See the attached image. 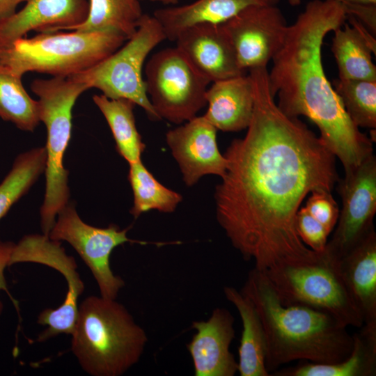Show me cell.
<instances>
[{
    "mask_svg": "<svg viewBox=\"0 0 376 376\" xmlns=\"http://www.w3.org/2000/svg\"><path fill=\"white\" fill-rule=\"evenodd\" d=\"M254 106L245 136L224 154L226 169L215 188L217 221L255 268L317 260L296 230L306 196L330 191L339 178L336 156L299 118L284 113L271 93L267 68L251 69Z\"/></svg>",
    "mask_w": 376,
    "mask_h": 376,
    "instance_id": "1",
    "label": "cell"
},
{
    "mask_svg": "<svg viewBox=\"0 0 376 376\" xmlns=\"http://www.w3.org/2000/svg\"><path fill=\"white\" fill-rule=\"evenodd\" d=\"M347 19L337 0L309 1L288 26L284 43L272 59L269 89L278 95L279 109L287 116H304L313 122L320 139L341 162L345 173L373 154V141L347 115L329 82L322 61L326 35Z\"/></svg>",
    "mask_w": 376,
    "mask_h": 376,
    "instance_id": "2",
    "label": "cell"
},
{
    "mask_svg": "<svg viewBox=\"0 0 376 376\" xmlns=\"http://www.w3.org/2000/svg\"><path fill=\"white\" fill-rule=\"evenodd\" d=\"M241 291L253 302L260 319L269 375L294 361L333 363L350 354L353 338L346 325L319 310L283 305L261 271L251 270Z\"/></svg>",
    "mask_w": 376,
    "mask_h": 376,
    "instance_id": "3",
    "label": "cell"
},
{
    "mask_svg": "<svg viewBox=\"0 0 376 376\" xmlns=\"http://www.w3.org/2000/svg\"><path fill=\"white\" fill-rule=\"evenodd\" d=\"M71 350L92 376H121L136 364L148 342L145 330L116 299L88 296L78 308Z\"/></svg>",
    "mask_w": 376,
    "mask_h": 376,
    "instance_id": "4",
    "label": "cell"
},
{
    "mask_svg": "<svg viewBox=\"0 0 376 376\" xmlns=\"http://www.w3.org/2000/svg\"><path fill=\"white\" fill-rule=\"evenodd\" d=\"M42 32L0 49V64L22 77L28 72L68 77L101 61L127 38L111 31Z\"/></svg>",
    "mask_w": 376,
    "mask_h": 376,
    "instance_id": "5",
    "label": "cell"
},
{
    "mask_svg": "<svg viewBox=\"0 0 376 376\" xmlns=\"http://www.w3.org/2000/svg\"><path fill=\"white\" fill-rule=\"evenodd\" d=\"M31 88L39 98L40 120L47 129L46 186L40 224L43 234L48 236L58 214L69 203V171L63 160L71 138L72 111L79 95L89 88L82 82L61 77L34 79Z\"/></svg>",
    "mask_w": 376,
    "mask_h": 376,
    "instance_id": "6",
    "label": "cell"
},
{
    "mask_svg": "<svg viewBox=\"0 0 376 376\" xmlns=\"http://www.w3.org/2000/svg\"><path fill=\"white\" fill-rule=\"evenodd\" d=\"M261 272L283 305H299L325 312L347 327L363 326L337 260L325 250L315 261L281 265Z\"/></svg>",
    "mask_w": 376,
    "mask_h": 376,
    "instance_id": "7",
    "label": "cell"
},
{
    "mask_svg": "<svg viewBox=\"0 0 376 376\" xmlns=\"http://www.w3.org/2000/svg\"><path fill=\"white\" fill-rule=\"evenodd\" d=\"M166 39L157 19L143 14L136 31L120 47L93 66L68 77L88 88L99 89L108 98L130 100L150 119L161 120L148 97L143 69L150 53Z\"/></svg>",
    "mask_w": 376,
    "mask_h": 376,
    "instance_id": "8",
    "label": "cell"
},
{
    "mask_svg": "<svg viewBox=\"0 0 376 376\" xmlns=\"http://www.w3.org/2000/svg\"><path fill=\"white\" fill-rule=\"evenodd\" d=\"M146 89L160 119L181 124L197 116L206 104L210 81L197 72L179 49H163L145 67Z\"/></svg>",
    "mask_w": 376,
    "mask_h": 376,
    "instance_id": "9",
    "label": "cell"
},
{
    "mask_svg": "<svg viewBox=\"0 0 376 376\" xmlns=\"http://www.w3.org/2000/svg\"><path fill=\"white\" fill-rule=\"evenodd\" d=\"M57 216L48 237L53 240L68 242L91 270L100 296L116 299L125 282L111 270V252L126 242L140 244L148 242L129 238L127 235L130 228L120 229L115 224L106 228L88 225L79 217L72 203H68Z\"/></svg>",
    "mask_w": 376,
    "mask_h": 376,
    "instance_id": "10",
    "label": "cell"
},
{
    "mask_svg": "<svg viewBox=\"0 0 376 376\" xmlns=\"http://www.w3.org/2000/svg\"><path fill=\"white\" fill-rule=\"evenodd\" d=\"M342 198L336 229L325 251L339 260L375 230L376 212V158L374 154L339 179Z\"/></svg>",
    "mask_w": 376,
    "mask_h": 376,
    "instance_id": "11",
    "label": "cell"
},
{
    "mask_svg": "<svg viewBox=\"0 0 376 376\" xmlns=\"http://www.w3.org/2000/svg\"><path fill=\"white\" fill-rule=\"evenodd\" d=\"M221 24L244 71L267 68L283 46L288 27L276 5L249 6Z\"/></svg>",
    "mask_w": 376,
    "mask_h": 376,
    "instance_id": "12",
    "label": "cell"
},
{
    "mask_svg": "<svg viewBox=\"0 0 376 376\" xmlns=\"http://www.w3.org/2000/svg\"><path fill=\"white\" fill-rule=\"evenodd\" d=\"M217 132L203 116H196L166 133V143L187 186L194 185L206 175H224L227 162L219 152Z\"/></svg>",
    "mask_w": 376,
    "mask_h": 376,
    "instance_id": "13",
    "label": "cell"
},
{
    "mask_svg": "<svg viewBox=\"0 0 376 376\" xmlns=\"http://www.w3.org/2000/svg\"><path fill=\"white\" fill-rule=\"evenodd\" d=\"M176 47L193 68L210 82L246 74L221 24L200 23L182 31Z\"/></svg>",
    "mask_w": 376,
    "mask_h": 376,
    "instance_id": "14",
    "label": "cell"
},
{
    "mask_svg": "<svg viewBox=\"0 0 376 376\" xmlns=\"http://www.w3.org/2000/svg\"><path fill=\"white\" fill-rule=\"evenodd\" d=\"M235 319L224 308H216L205 321H194L196 330L187 348L195 376H233L238 363L230 350L235 338Z\"/></svg>",
    "mask_w": 376,
    "mask_h": 376,
    "instance_id": "15",
    "label": "cell"
},
{
    "mask_svg": "<svg viewBox=\"0 0 376 376\" xmlns=\"http://www.w3.org/2000/svg\"><path fill=\"white\" fill-rule=\"evenodd\" d=\"M88 7L87 0H26L19 11L0 21V49L31 31H69L86 20Z\"/></svg>",
    "mask_w": 376,
    "mask_h": 376,
    "instance_id": "16",
    "label": "cell"
},
{
    "mask_svg": "<svg viewBox=\"0 0 376 376\" xmlns=\"http://www.w3.org/2000/svg\"><path fill=\"white\" fill-rule=\"evenodd\" d=\"M205 99L208 107L203 116L217 130L238 132L248 127L254 106L249 75L212 82Z\"/></svg>",
    "mask_w": 376,
    "mask_h": 376,
    "instance_id": "17",
    "label": "cell"
},
{
    "mask_svg": "<svg viewBox=\"0 0 376 376\" xmlns=\"http://www.w3.org/2000/svg\"><path fill=\"white\" fill-rule=\"evenodd\" d=\"M336 260L340 274L363 324H376L375 230Z\"/></svg>",
    "mask_w": 376,
    "mask_h": 376,
    "instance_id": "18",
    "label": "cell"
},
{
    "mask_svg": "<svg viewBox=\"0 0 376 376\" xmlns=\"http://www.w3.org/2000/svg\"><path fill=\"white\" fill-rule=\"evenodd\" d=\"M350 24L334 31L331 50L335 57L338 78L376 80V67L372 53L376 52L375 36L361 22L347 15Z\"/></svg>",
    "mask_w": 376,
    "mask_h": 376,
    "instance_id": "19",
    "label": "cell"
},
{
    "mask_svg": "<svg viewBox=\"0 0 376 376\" xmlns=\"http://www.w3.org/2000/svg\"><path fill=\"white\" fill-rule=\"evenodd\" d=\"M279 0H196L192 3L156 10L153 16L166 38L174 41L186 28L200 23L222 24L253 5H276Z\"/></svg>",
    "mask_w": 376,
    "mask_h": 376,
    "instance_id": "20",
    "label": "cell"
},
{
    "mask_svg": "<svg viewBox=\"0 0 376 376\" xmlns=\"http://www.w3.org/2000/svg\"><path fill=\"white\" fill-rule=\"evenodd\" d=\"M353 347L343 361L333 363L301 361L296 366L277 370L276 376H375L376 375V324H363L352 335Z\"/></svg>",
    "mask_w": 376,
    "mask_h": 376,
    "instance_id": "21",
    "label": "cell"
},
{
    "mask_svg": "<svg viewBox=\"0 0 376 376\" xmlns=\"http://www.w3.org/2000/svg\"><path fill=\"white\" fill-rule=\"evenodd\" d=\"M226 299L237 308L242 324L238 348V370L240 376H269L265 366L266 344L263 327L251 299L241 290L226 286Z\"/></svg>",
    "mask_w": 376,
    "mask_h": 376,
    "instance_id": "22",
    "label": "cell"
},
{
    "mask_svg": "<svg viewBox=\"0 0 376 376\" xmlns=\"http://www.w3.org/2000/svg\"><path fill=\"white\" fill-rule=\"evenodd\" d=\"M93 100L105 118L113 134L118 154L129 164L141 160L146 145L137 130L132 101L110 99L104 95H95Z\"/></svg>",
    "mask_w": 376,
    "mask_h": 376,
    "instance_id": "23",
    "label": "cell"
},
{
    "mask_svg": "<svg viewBox=\"0 0 376 376\" xmlns=\"http://www.w3.org/2000/svg\"><path fill=\"white\" fill-rule=\"evenodd\" d=\"M86 20L69 31H111L127 39L136 31L143 13L139 0H89Z\"/></svg>",
    "mask_w": 376,
    "mask_h": 376,
    "instance_id": "24",
    "label": "cell"
},
{
    "mask_svg": "<svg viewBox=\"0 0 376 376\" xmlns=\"http://www.w3.org/2000/svg\"><path fill=\"white\" fill-rule=\"evenodd\" d=\"M129 165L128 180L134 195L130 214L136 219L152 210L165 213L175 211L182 196L157 181L141 160Z\"/></svg>",
    "mask_w": 376,
    "mask_h": 376,
    "instance_id": "25",
    "label": "cell"
},
{
    "mask_svg": "<svg viewBox=\"0 0 376 376\" xmlns=\"http://www.w3.org/2000/svg\"><path fill=\"white\" fill-rule=\"evenodd\" d=\"M0 118L17 128L32 132L38 125L40 109L38 100L32 99L19 77L0 64Z\"/></svg>",
    "mask_w": 376,
    "mask_h": 376,
    "instance_id": "26",
    "label": "cell"
},
{
    "mask_svg": "<svg viewBox=\"0 0 376 376\" xmlns=\"http://www.w3.org/2000/svg\"><path fill=\"white\" fill-rule=\"evenodd\" d=\"M46 161L45 147L35 148L16 157L0 183V220L45 172Z\"/></svg>",
    "mask_w": 376,
    "mask_h": 376,
    "instance_id": "27",
    "label": "cell"
},
{
    "mask_svg": "<svg viewBox=\"0 0 376 376\" xmlns=\"http://www.w3.org/2000/svg\"><path fill=\"white\" fill-rule=\"evenodd\" d=\"M331 84L354 125L375 130L376 80L338 78Z\"/></svg>",
    "mask_w": 376,
    "mask_h": 376,
    "instance_id": "28",
    "label": "cell"
},
{
    "mask_svg": "<svg viewBox=\"0 0 376 376\" xmlns=\"http://www.w3.org/2000/svg\"><path fill=\"white\" fill-rule=\"evenodd\" d=\"M296 230L302 242L310 249L317 253L325 250L330 233L304 207L297 214Z\"/></svg>",
    "mask_w": 376,
    "mask_h": 376,
    "instance_id": "29",
    "label": "cell"
},
{
    "mask_svg": "<svg viewBox=\"0 0 376 376\" xmlns=\"http://www.w3.org/2000/svg\"><path fill=\"white\" fill-rule=\"evenodd\" d=\"M306 201L305 209L331 233L335 228L339 208L330 191H314Z\"/></svg>",
    "mask_w": 376,
    "mask_h": 376,
    "instance_id": "30",
    "label": "cell"
},
{
    "mask_svg": "<svg viewBox=\"0 0 376 376\" xmlns=\"http://www.w3.org/2000/svg\"><path fill=\"white\" fill-rule=\"evenodd\" d=\"M347 15L361 22L373 36L376 33V4L342 3Z\"/></svg>",
    "mask_w": 376,
    "mask_h": 376,
    "instance_id": "31",
    "label": "cell"
},
{
    "mask_svg": "<svg viewBox=\"0 0 376 376\" xmlns=\"http://www.w3.org/2000/svg\"><path fill=\"white\" fill-rule=\"evenodd\" d=\"M15 243L11 242H4L0 240V290L6 291L10 296L14 304H16V301L10 295L5 277V270L6 267H9V261L10 255L13 249ZM3 305L0 300V315L3 312Z\"/></svg>",
    "mask_w": 376,
    "mask_h": 376,
    "instance_id": "32",
    "label": "cell"
},
{
    "mask_svg": "<svg viewBox=\"0 0 376 376\" xmlns=\"http://www.w3.org/2000/svg\"><path fill=\"white\" fill-rule=\"evenodd\" d=\"M26 0H0V21L16 13L17 6Z\"/></svg>",
    "mask_w": 376,
    "mask_h": 376,
    "instance_id": "33",
    "label": "cell"
},
{
    "mask_svg": "<svg viewBox=\"0 0 376 376\" xmlns=\"http://www.w3.org/2000/svg\"><path fill=\"white\" fill-rule=\"evenodd\" d=\"M340 3L376 4V0H337Z\"/></svg>",
    "mask_w": 376,
    "mask_h": 376,
    "instance_id": "34",
    "label": "cell"
},
{
    "mask_svg": "<svg viewBox=\"0 0 376 376\" xmlns=\"http://www.w3.org/2000/svg\"><path fill=\"white\" fill-rule=\"evenodd\" d=\"M139 1H149L152 2H158L162 3L165 5H170V4H177V3L179 2L180 0H139Z\"/></svg>",
    "mask_w": 376,
    "mask_h": 376,
    "instance_id": "35",
    "label": "cell"
},
{
    "mask_svg": "<svg viewBox=\"0 0 376 376\" xmlns=\"http://www.w3.org/2000/svg\"><path fill=\"white\" fill-rule=\"evenodd\" d=\"M288 3L292 6H299L302 0H287Z\"/></svg>",
    "mask_w": 376,
    "mask_h": 376,
    "instance_id": "36",
    "label": "cell"
}]
</instances>
